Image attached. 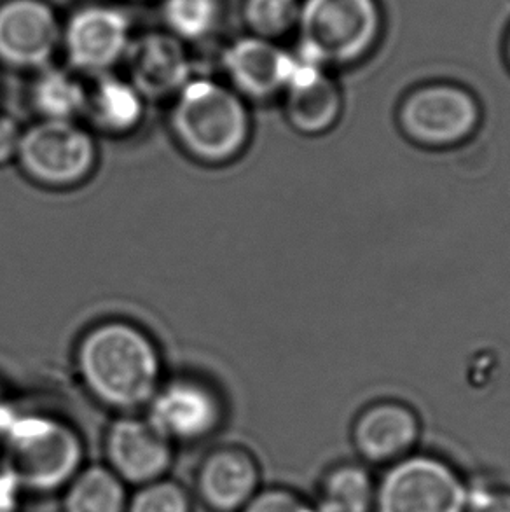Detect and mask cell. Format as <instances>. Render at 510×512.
I'll list each match as a JSON object with an SVG mask.
<instances>
[{
  "mask_svg": "<svg viewBox=\"0 0 510 512\" xmlns=\"http://www.w3.org/2000/svg\"><path fill=\"white\" fill-rule=\"evenodd\" d=\"M303 0H243L240 16L247 35L278 42L296 32Z\"/></svg>",
  "mask_w": 510,
  "mask_h": 512,
  "instance_id": "cell-21",
  "label": "cell"
},
{
  "mask_svg": "<svg viewBox=\"0 0 510 512\" xmlns=\"http://www.w3.org/2000/svg\"><path fill=\"white\" fill-rule=\"evenodd\" d=\"M28 100L39 119L79 121L86 111L88 86L83 83V76L69 67L49 65L35 72Z\"/></svg>",
  "mask_w": 510,
  "mask_h": 512,
  "instance_id": "cell-18",
  "label": "cell"
},
{
  "mask_svg": "<svg viewBox=\"0 0 510 512\" xmlns=\"http://www.w3.org/2000/svg\"><path fill=\"white\" fill-rule=\"evenodd\" d=\"M166 32L182 42L207 41L222 20L221 0H159Z\"/></svg>",
  "mask_w": 510,
  "mask_h": 512,
  "instance_id": "cell-20",
  "label": "cell"
},
{
  "mask_svg": "<svg viewBox=\"0 0 510 512\" xmlns=\"http://www.w3.org/2000/svg\"><path fill=\"white\" fill-rule=\"evenodd\" d=\"M296 67L283 91V111L289 125L303 135L332 130L343 111V95L329 69L296 55Z\"/></svg>",
  "mask_w": 510,
  "mask_h": 512,
  "instance_id": "cell-13",
  "label": "cell"
},
{
  "mask_svg": "<svg viewBox=\"0 0 510 512\" xmlns=\"http://www.w3.org/2000/svg\"><path fill=\"white\" fill-rule=\"evenodd\" d=\"M465 512H510V490L491 485H469Z\"/></svg>",
  "mask_w": 510,
  "mask_h": 512,
  "instance_id": "cell-25",
  "label": "cell"
},
{
  "mask_svg": "<svg viewBox=\"0 0 510 512\" xmlns=\"http://www.w3.org/2000/svg\"><path fill=\"white\" fill-rule=\"evenodd\" d=\"M420 434V418L409 406L376 402L355 420L353 444L369 464L392 465L414 453Z\"/></svg>",
  "mask_w": 510,
  "mask_h": 512,
  "instance_id": "cell-14",
  "label": "cell"
},
{
  "mask_svg": "<svg viewBox=\"0 0 510 512\" xmlns=\"http://www.w3.org/2000/svg\"><path fill=\"white\" fill-rule=\"evenodd\" d=\"M130 512H187V499L179 486L158 483L138 493Z\"/></svg>",
  "mask_w": 510,
  "mask_h": 512,
  "instance_id": "cell-23",
  "label": "cell"
},
{
  "mask_svg": "<svg viewBox=\"0 0 510 512\" xmlns=\"http://www.w3.org/2000/svg\"><path fill=\"white\" fill-rule=\"evenodd\" d=\"M14 413H16V411L11 408V404L6 401V397H4L2 390H0V436L4 434L7 423L11 422V418H13Z\"/></svg>",
  "mask_w": 510,
  "mask_h": 512,
  "instance_id": "cell-28",
  "label": "cell"
},
{
  "mask_svg": "<svg viewBox=\"0 0 510 512\" xmlns=\"http://www.w3.org/2000/svg\"><path fill=\"white\" fill-rule=\"evenodd\" d=\"M14 163L37 186L67 191L83 186L97 170V140L79 121L39 119L23 128Z\"/></svg>",
  "mask_w": 510,
  "mask_h": 512,
  "instance_id": "cell-5",
  "label": "cell"
},
{
  "mask_svg": "<svg viewBox=\"0 0 510 512\" xmlns=\"http://www.w3.org/2000/svg\"><path fill=\"white\" fill-rule=\"evenodd\" d=\"M469 483L448 460L411 453L388 465L376 485L374 512H465Z\"/></svg>",
  "mask_w": 510,
  "mask_h": 512,
  "instance_id": "cell-6",
  "label": "cell"
},
{
  "mask_svg": "<svg viewBox=\"0 0 510 512\" xmlns=\"http://www.w3.org/2000/svg\"><path fill=\"white\" fill-rule=\"evenodd\" d=\"M74 360L84 388L109 408L145 406L163 383L159 346L131 320L105 319L88 327Z\"/></svg>",
  "mask_w": 510,
  "mask_h": 512,
  "instance_id": "cell-1",
  "label": "cell"
},
{
  "mask_svg": "<svg viewBox=\"0 0 510 512\" xmlns=\"http://www.w3.org/2000/svg\"><path fill=\"white\" fill-rule=\"evenodd\" d=\"M67 512H125V492L112 472L95 467L74 481Z\"/></svg>",
  "mask_w": 510,
  "mask_h": 512,
  "instance_id": "cell-22",
  "label": "cell"
},
{
  "mask_svg": "<svg viewBox=\"0 0 510 512\" xmlns=\"http://www.w3.org/2000/svg\"><path fill=\"white\" fill-rule=\"evenodd\" d=\"M297 56L324 69L364 62L380 46L385 13L380 0H303Z\"/></svg>",
  "mask_w": 510,
  "mask_h": 512,
  "instance_id": "cell-3",
  "label": "cell"
},
{
  "mask_svg": "<svg viewBox=\"0 0 510 512\" xmlns=\"http://www.w3.org/2000/svg\"><path fill=\"white\" fill-rule=\"evenodd\" d=\"M147 420L170 439H200L221 420V402L205 381L173 378L149 402Z\"/></svg>",
  "mask_w": 510,
  "mask_h": 512,
  "instance_id": "cell-12",
  "label": "cell"
},
{
  "mask_svg": "<svg viewBox=\"0 0 510 512\" xmlns=\"http://www.w3.org/2000/svg\"><path fill=\"white\" fill-rule=\"evenodd\" d=\"M130 2H152V0H130Z\"/></svg>",
  "mask_w": 510,
  "mask_h": 512,
  "instance_id": "cell-30",
  "label": "cell"
},
{
  "mask_svg": "<svg viewBox=\"0 0 510 512\" xmlns=\"http://www.w3.org/2000/svg\"><path fill=\"white\" fill-rule=\"evenodd\" d=\"M126 79L147 102L173 100L194 77L186 42L163 30L133 35L125 58Z\"/></svg>",
  "mask_w": 510,
  "mask_h": 512,
  "instance_id": "cell-10",
  "label": "cell"
},
{
  "mask_svg": "<svg viewBox=\"0 0 510 512\" xmlns=\"http://www.w3.org/2000/svg\"><path fill=\"white\" fill-rule=\"evenodd\" d=\"M2 437L7 446V471L21 486L53 490L81 464L83 450L76 432L51 416L14 413Z\"/></svg>",
  "mask_w": 510,
  "mask_h": 512,
  "instance_id": "cell-4",
  "label": "cell"
},
{
  "mask_svg": "<svg viewBox=\"0 0 510 512\" xmlns=\"http://www.w3.org/2000/svg\"><path fill=\"white\" fill-rule=\"evenodd\" d=\"M376 485L367 467L339 464L325 474L320 488L318 512H374Z\"/></svg>",
  "mask_w": 510,
  "mask_h": 512,
  "instance_id": "cell-19",
  "label": "cell"
},
{
  "mask_svg": "<svg viewBox=\"0 0 510 512\" xmlns=\"http://www.w3.org/2000/svg\"><path fill=\"white\" fill-rule=\"evenodd\" d=\"M505 58H507V63H509L510 67V28L509 32H507V37H505Z\"/></svg>",
  "mask_w": 510,
  "mask_h": 512,
  "instance_id": "cell-29",
  "label": "cell"
},
{
  "mask_svg": "<svg viewBox=\"0 0 510 512\" xmlns=\"http://www.w3.org/2000/svg\"><path fill=\"white\" fill-rule=\"evenodd\" d=\"M21 485L11 472H0V512H14L18 506Z\"/></svg>",
  "mask_w": 510,
  "mask_h": 512,
  "instance_id": "cell-27",
  "label": "cell"
},
{
  "mask_svg": "<svg viewBox=\"0 0 510 512\" xmlns=\"http://www.w3.org/2000/svg\"><path fill=\"white\" fill-rule=\"evenodd\" d=\"M180 149L207 167L238 160L252 139L249 104L229 84L194 76L173 98L168 116Z\"/></svg>",
  "mask_w": 510,
  "mask_h": 512,
  "instance_id": "cell-2",
  "label": "cell"
},
{
  "mask_svg": "<svg viewBox=\"0 0 510 512\" xmlns=\"http://www.w3.org/2000/svg\"><path fill=\"white\" fill-rule=\"evenodd\" d=\"M63 21L48 0H0V65L39 72L62 51Z\"/></svg>",
  "mask_w": 510,
  "mask_h": 512,
  "instance_id": "cell-9",
  "label": "cell"
},
{
  "mask_svg": "<svg viewBox=\"0 0 510 512\" xmlns=\"http://www.w3.org/2000/svg\"><path fill=\"white\" fill-rule=\"evenodd\" d=\"M21 135H23V128L18 123V119L6 112H0V167H6L9 163L16 161Z\"/></svg>",
  "mask_w": 510,
  "mask_h": 512,
  "instance_id": "cell-26",
  "label": "cell"
},
{
  "mask_svg": "<svg viewBox=\"0 0 510 512\" xmlns=\"http://www.w3.org/2000/svg\"><path fill=\"white\" fill-rule=\"evenodd\" d=\"M245 512H318L296 493L287 490H269L252 497Z\"/></svg>",
  "mask_w": 510,
  "mask_h": 512,
  "instance_id": "cell-24",
  "label": "cell"
},
{
  "mask_svg": "<svg viewBox=\"0 0 510 512\" xmlns=\"http://www.w3.org/2000/svg\"><path fill=\"white\" fill-rule=\"evenodd\" d=\"M107 451L119 476L145 483L156 479L170 464V444L149 420L125 416L112 425Z\"/></svg>",
  "mask_w": 510,
  "mask_h": 512,
  "instance_id": "cell-15",
  "label": "cell"
},
{
  "mask_svg": "<svg viewBox=\"0 0 510 512\" xmlns=\"http://www.w3.org/2000/svg\"><path fill=\"white\" fill-rule=\"evenodd\" d=\"M296 55L278 42L243 35L222 51L226 84L247 102H266L283 95L296 67Z\"/></svg>",
  "mask_w": 510,
  "mask_h": 512,
  "instance_id": "cell-11",
  "label": "cell"
},
{
  "mask_svg": "<svg viewBox=\"0 0 510 512\" xmlns=\"http://www.w3.org/2000/svg\"><path fill=\"white\" fill-rule=\"evenodd\" d=\"M483 118L481 104L465 86L446 81L421 84L399 109L402 132L420 146H460L476 133Z\"/></svg>",
  "mask_w": 510,
  "mask_h": 512,
  "instance_id": "cell-7",
  "label": "cell"
},
{
  "mask_svg": "<svg viewBox=\"0 0 510 512\" xmlns=\"http://www.w3.org/2000/svg\"><path fill=\"white\" fill-rule=\"evenodd\" d=\"M133 41L130 16L114 4L88 2L63 21L62 51L79 76L112 74Z\"/></svg>",
  "mask_w": 510,
  "mask_h": 512,
  "instance_id": "cell-8",
  "label": "cell"
},
{
  "mask_svg": "<svg viewBox=\"0 0 510 512\" xmlns=\"http://www.w3.org/2000/svg\"><path fill=\"white\" fill-rule=\"evenodd\" d=\"M257 486L252 458L240 450H224L208 458L201 472V492L210 506L231 511L249 504Z\"/></svg>",
  "mask_w": 510,
  "mask_h": 512,
  "instance_id": "cell-17",
  "label": "cell"
},
{
  "mask_svg": "<svg viewBox=\"0 0 510 512\" xmlns=\"http://www.w3.org/2000/svg\"><path fill=\"white\" fill-rule=\"evenodd\" d=\"M145 100L126 77L105 74L88 86L84 118L95 132L126 137L137 132L145 118Z\"/></svg>",
  "mask_w": 510,
  "mask_h": 512,
  "instance_id": "cell-16",
  "label": "cell"
}]
</instances>
